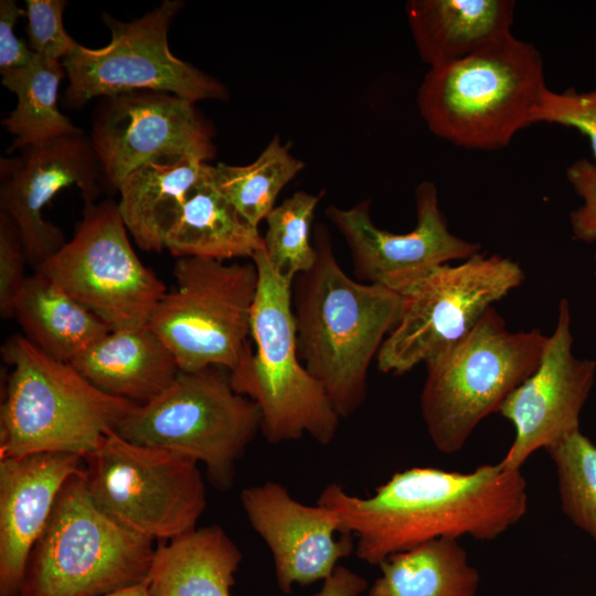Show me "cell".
<instances>
[{
    "label": "cell",
    "instance_id": "6da1fadb",
    "mask_svg": "<svg viewBox=\"0 0 596 596\" xmlns=\"http://www.w3.org/2000/svg\"><path fill=\"white\" fill-rule=\"evenodd\" d=\"M317 503L338 518L341 533L356 536L355 553L371 565L440 538L497 539L528 507L520 470L499 464L461 473L413 467L392 475L368 498L328 485Z\"/></svg>",
    "mask_w": 596,
    "mask_h": 596
},
{
    "label": "cell",
    "instance_id": "7a4b0ae2",
    "mask_svg": "<svg viewBox=\"0 0 596 596\" xmlns=\"http://www.w3.org/2000/svg\"><path fill=\"white\" fill-rule=\"evenodd\" d=\"M317 259L298 275L291 305L298 356L340 417L366 398L368 372L402 309L398 292L351 279L339 266L326 225L313 233Z\"/></svg>",
    "mask_w": 596,
    "mask_h": 596
},
{
    "label": "cell",
    "instance_id": "3957f363",
    "mask_svg": "<svg viewBox=\"0 0 596 596\" xmlns=\"http://www.w3.org/2000/svg\"><path fill=\"white\" fill-rule=\"evenodd\" d=\"M546 88L538 49L510 34L461 60L430 67L417 105L438 138L466 149L494 150L534 124Z\"/></svg>",
    "mask_w": 596,
    "mask_h": 596
},
{
    "label": "cell",
    "instance_id": "277c9868",
    "mask_svg": "<svg viewBox=\"0 0 596 596\" xmlns=\"http://www.w3.org/2000/svg\"><path fill=\"white\" fill-rule=\"evenodd\" d=\"M1 352L12 371L0 408V459L42 453L83 458L137 406L99 391L23 336L8 339Z\"/></svg>",
    "mask_w": 596,
    "mask_h": 596
},
{
    "label": "cell",
    "instance_id": "5b68a950",
    "mask_svg": "<svg viewBox=\"0 0 596 596\" xmlns=\"http://www.w3.org/2000/svg\"><path fill=\"white\" fill-rule=\"evenodd\" d=\"M252 260L258 270L251 321L253 343L230 372L232 386L258 405L260 430L268 443L298 440L308 434L328 445L341 417L298 356L292 283L275 273L265 249L256 252Z\"/></svg>",
    "mask_w": 596,
    "mask_h": 596
},
{
    "label": "cell",
    "instance_id": "8992f818",
    "mask_svg": "<svg viewBox=\"0 0 596 596\" xmlns=\"http://www.w3.org/2000/svg\"><path fill=\"white\" fill-rule=\"evenodd\" d=\"M547 339L539 329L509 331L491 307L457 343L427 360L421 409L435 447L459 451L538 369Z\"/></svg>",
    "mask_w": 596,
    "mask_h": 596
},
{
    "label": "cell",
    "instance_id": "52a82bcc",
    "mask_svg": "<svg viewBox=\"0 0 596 596\" xmlns=\"http://www.w3.org/2000/svg\"><path fill=\"white\" fill-rule=\"evenodd\" d=\"M153 543L94 503L82 469L58 494L30 555L19 596H104L142 583Z\"/></svg>",
    "mask_w": 596,
    "mask_h": 596
},
{
    "label": "cell",
    "instance_id": "ba28073f",
    "mask_svg": "<svg viewBox=\"0 0 596 596\" xmlns=\"http://www.w3.org/2000/svg\"><path fill=\"white\" fill-rule=\"evenodd\" d=\"M260 425L258 405L233 389L226 368L212 365L180 371L159 396L137 405L116 433L202 462L210 483L226 491Z\"/></svg>",
    "mask_w": 596,
    "mask_h": 596
},
{
    "label": "cell",
    "instance_id": "9c48e42d",
    "mask_svg": "<svg viewBox=\"0 0 596 596\" xmlns=\"http://www.w3.org/2000/svg\"><path fill=\"white\" fill-rule=\"evenodd\" d=\"M198 464L110 432L83 457V477L103 512L138 534L163 542L195 529L205 510Z\"/></svg>",
    "mask_w": 596,
    "mask_h": 596
},
{
    "label": "cell",
    "instance_id": "30bf717a",
    "mask_svg": "<svg viewBox=\"0 0 596 596\" xmlns=\"http://www.w3.org/2000/svg\"><path fill=\"white\" fill-rule=\"evenodd\" d=\"M175 288L158 302L149 327L173 353L180 371L217 365L233 371L252 345L255 263L179 257Z\"/></svg>",
    "mask_w": 596,
    "mask_h": 596
},
{
    "label": "cell",
    "instance_id": "8fae6325",
    "mask_svg": "<svg viewBox=\"0 0 596 596\" xmlns=\"http://www.w3.org/2000/svg\"><path fill=\"white\" fill-rule=\"evenodd\" d=\"M523 279L515 262L477 253L457 266H436L408 283L397 291L400 320L376 355L380 371L401 375L450 348Z\"/></svg>",
    "mask_w": 596,
    "mask_h": 596
},
{
    "label": "cell",
    "instance_id": "7c38bea8",
    "mask_svg": "<svg viewBox=\"0 0 596 596\" xmlns=\"http://www.w3.org/2000/svg\"><path fill=\"white\" fill-rule=\"evenodd\" d=\"M179 0H164L142 17L125 22L104 12L111 38L107 45H78L62 61L68 79L63 104L81 108L93 98L131 91H160L196 103L225 100L226 86L191 63L177 57L168 32L182 9Z\"/></svg>",
    "mask_w": 596,
    "mask_h": 596
},
{
    "label": "cell",
    "instance_id": "4fadbf2b",
    "mask_svg": "<svg viewBox=\"0 0 596 596\" xmlns=\"http://www.w3.org/2000/svg\"><path fill=\"white\" fill-rule=\"evenodd\" d=\"M43 275L111 330L147 326L166 285L136 254L114 200L85 204L72 238L42 264Z\"/></svg>",
    "mask_w": 596,
    "mask_h": 596
},
{
    "label": "cell",
    "instance_id": "5bb4252c",
    "mask_svg": "<svg viewBox=\"0 0 596 596\" xmlns=\"http://www.w3.org/2000/svg\"><path fill=\"white\" fill-rule=\"evenodd\" d=\"M194 104L160 91L100 97L92 116L89 138L104 182L117 191L131 171L162 155L212 160L216 155L215 130Z\"/></svg>",
    "mask_w": 596,
    "mask_h": 596
},
{
    "label": "cell",
    "instance_id": "9a60e30c",
    "mask_svg": "<svg viewBox=\"0 0 596 596\" xmlns=\"http://www.w3.org/2000/svg\"><path fill=\"white\" fill-rule=\"evenodd\" d=\"M0 158V211L18 225L34 272L66 243L62 230L43 217L62 189L76 185L85 204L95 203L104 174L89 135L83 130L29 145Z\"/></svg>",
    "mask_w": 596,
    "mask_h": 596
},
{
    "label": "cell",
    "instance_id": "2e32d148",
    "mask_svg": "<svg viewBox=\"0 0 596 596\" xmlns=\"http://www.w3.org/2000/svg\"><path fill=\"white\" fill-rule=\"evenodd\" d=\"M417 222L404 234L379 228L371 220V200L349 209L336 205L326 214L344 237L358 278L398 291L429 269L455 259H468L480 245L453 234L438 205L433 182H422L415 192Z\"/></svg>",
    "mask_w": 596,
    "mask_h": 596
},
{
    "label": "cell",
    "instance_id": "e0dca14e",
    "mask_svg": "<svg viewBox=\"0 0 596 596\" xmlns=\"http://www.w3.org/2000/svg\"><path fill=\"white\" fill-rule=\"evenodd\" d=\"M570 308L558 306L557 323L538 369L500 405L498 413L509 419L515 437L499 465L520 470L538 449L554 446L579 430V413L594 383L596 362L572 352Z\"/></svg>",
    "mask_w": 596,
    "mask_h": 596
},
{
    "label": "cell",
    "instance_id": "ac0fdd59",
    "mask_svg": "<svg viewBox=\"0 0 596 596\" xmlns=\"http://www.w3.org/2000/svg\"><path fill=\"white\" fill-rule=\"evenodd\" d=\"M241 504L273 555L277 585L285 594L294 584L324 581L355 550L352 534L336 535L340 524L331 510L295 500L278 482L243 489Z\"/></svg>",
    "mask_w": 596,
    "mask_h": 596
},
{
    "label": "cell",
    "instance_id": "d6986e66",
    "mask_svg": "<svg viewBox=\"0 0 596 596\" xmlns=\"http://www.w3.org/2000/svg\"><path fill=\"white\" fill-rule=\"evenodd\" d=\"M83 458L42 453L0 459V596H19L30 555Z\"/></svg>",
    "mask_w": 596,
    "mask_h": 596
},
{
    "label": "cell",
    "instance_id": "ffe728a7",
    "mask_svg": "<svg viewBox=\"0 0 596 596\" xmlns=\"http://www.w3.org/2000/svg\"><path fill=\"white\" fill-rule=\"evenodd\" d=\"M71 364L99 391L136 405L159 396L180 372L149 324L110 330Z\"/></svg>",
    "mask_w": 596,
    "mask_h": 596
},
{
    "label": "cell",
    "instance_id": "44dd1931",
    "mask_svg": "<svg viewBox=\"0 0 596 596\" xmlns=\"http://www.w3.org/2000/svg\"><path fill=\"white\" fill-rule=\"evenodd\" d=\"M512 0H411L414 43L430 67L469 56L512 34Z\"/></svg>",
    "mask_w": 596,
    "mask_h": 596
},
{
    "label": "cell",
    "instance_id": "7402d4cb",
    "mask_svg": "<svg viewBox=\"0 0 596 596\" xmlns=\"http://www.w3.org/2000/svg\"><path fill=\"white\" fill-rule=\"evenodd\" d=\"M207 163L191 155H162L120 182L118 210L139 248L164 249V236L189 194L204 178Z\"/></svg>",
    "mask_w": 596,
    "mask_h": 596
},
{
    "label": "cell",
    "instance_id": "603a6c76",
    "mask_svg": "<svg viewBox=\"0 0 596 596\" xmlns=\"http://www.w3.org/2000/svg\"><path fill=\"white\" fill-rule=\"evenodd\" d=\"M242 557L223 528L196 526L156 546L148 596H231Z\"/></svg>",
    "mask_w": 596,
    "mask_h": 596
},
{
    "label": "cell",
    "instance_id": "cb8c5ba5",
    "mask_svg": "<svg viewBox=\"0 0 596 596\" xmlns=\"http://www.w3.org/2000/svg\"><path fill=\"white\" fill-rule=\"evenodd\" d=\"M206 164L202 181L189 194L164 236V249L179 257L217 260L251 258L265 249L258 227L251 224L215 188Z\"/></svg>",
    "mask_w": 596,
    "mask_h": 596
},
{
    "label": "cell",
    "instance_id": "d4e9b609",
    "mask_svg": "<svg viewBox=\"0 0 596 596\" xmlns=\"http://www.w3.org/2000/svg\"><path fill=\"white\" fill-rule=\"evenodd\" d=\"M12 317L36 349L66 363L111 330L93 311L35 272L26 276Z\"/></svg>",
    "mask_w": 596,
    "mask_h": 596
},
{
    "label": "cell",
    "instance_id": "484cf974",
    "mask_svg": "<svg viewBox=\"0 0 596 596\" xmlns=\"http://www.w3.org/2000/svg\"><path fill=\"white\" fill-rule=\"evenodd\" d=\"M368 596H475L479 573L456 539L440 538L386 557Z\"/></svg>",
    "mask_w": 596,
    "mask_h": 596
},
{
    "label": "cell",
    "instance_id": "4316f807",
    "mask_svg": "<svg viewBox=\"0 0 596 596\" xmlns=\"http://www.w3.org/2000/svg\"><path fill=\"white\" fill-rule=\"evenodd\" d=\"M65 75L61 61L36 54L28 65L1 73L2 85L18 99L15 108L1 121L14 137L8 153L82 130L57 108L58 87Z\"/></svg>",
    "mask_w": 596,
    "mask_h": 596
},
{
    "label": "cell",
    "instance_id": "83f0119b",
    "mask_svg": "<svg viewBox=\"0 0 596 596\" xmlns=\"http://www.w3.org/2000/svg\"><path fill=\"white\" fill-rule=\"evenodd\" d=\"M290 142L283 143L275 136L249 164L220 162L210 167L215 188L256 227L275 207L281 189L305 167L290 153Z\"/></svg>",
    "mask_w": 596,
    "mask_h": 596
},
{
    "label": "cell",
    "instance_id": "f1b7e54d",
    "mask_svg": "<svg viewBox=\"0 0 596 596\" xmlns=\"http://www.w3.org/2000/svg\"><path fill=\"white\" fill-rule=\"evenodd\" d=\"M324 192H295L266 216L265 253L272 268L284 279L295 278L312 268L317 252L311 242L315 210Z\"/></svg>",
    "mask_w": 596,
    "mask_h": 596
},
{
    "label": "cell",
    "instance_id": "f546056e",
    "mask_svg": "<svg viewBox=\"0 0 596 596\" xmlns=\"http://www.w3.org/2000/svg\"><path fill=\"white\" fill-rule=\"evenodd\" d=\"M546 451L556 466L563 512L596 541V445L577 430Z\"/></svg>",
    "mask_w": 596,
    "mask_h": 596
},
{
    "label": "cell",
    "instance_id": "4dcf8cb0",
    "mask_svg": "<svg viewBox=\"0 0 596 596\" xmlns=\"http://www.w3.org/2000/svg\"><path fill=\"white\" fill-rule=\"evenodd\" d=\"M547 123L578 130L590 145L596 164V89L578 92L546 88L534 115V124Z\"/></svg>",
    "mask_w": 596,
    "mask_h": 596
},
{
    "label": "cell",
    "instance_id": "1f68e13d",
    "mask_svg": "<svg viewBox=\"0 0 596 596\" xmlns=\"http://www.w3.org/2000/svg\"><path fill=\"white\" fill-rule=\"evenodd\" d=\"M29 46L34 54L63 61L79 45L63 26L65 0H26Z\"/></svg>",
    "mask_w": 596,
    "mask_h": 596
},
{
    "label": "cell",
    "instance_id": "d6a6232c",
    "mask_svg": "<svg viewBox=\"0 0 596 596\" xmlns=\"http://www.w3.org/2000/svg\"><path fill=\"white\" fill-rule=\"evenodd\" d=\"M26 252L17 223L0 211V315L13 316V305L26 276Z\"/></svg>",
    "mask_w": 596,
    "mask_h": 596
},
{
    "label": "cell",
    "instance_id": "836d02e7",
    "mask_svg": "<svg viewBox=\"0 0 596 596\" xmlns=\"http://www.w3.org/2000/svg\"><path fill=\"white\" fill-rule=\"evenodd\" d=\"M566 177L583 199V204L570 215L574 237L592 243L596 241V164L585 158L576 160L566 169Z\"/></svg>",
    "mask_w": 596,
    "mask_h": 596
},
{
    "label": "cell",
    "instance_id": "e575fe53",
    "mask_svg": "<svg viewBox=\"0 0 596 596\" xmlns=\"http://www.w3.org/2000/svg\"><path fill=\"white\" fill-rule=\"evenodd\" d=\"M25 14L15 1H0V73L23 67L35 56L29 44L14 34L19 18Z\"/></svg>",
    "mask_w": 596,
    "mask_h": 596
},
{
    "label": "cell",
    "instance_id": "d590c367",
    "mask_svg": "<svg viewBox=\"0 0 596 596\" xmlns=\"http://www.w3.org/2000/svg\"><path fill=\"white\" fill-rule=\"evenodd\" d=\"M368 588V582L355 572L338 565L323 581L319 592L311 596H360Z\"/></svg>",
    "mask_w": 596,
    "mask_h": 596
},
{
    "label": "cell",
    "instance_id": "8d00e7d4",
    "mask_svg": "<svg viewBox=\"0 0 596 596\" xmlns=\"http://www.w3.org/2000/svg\"><path fill=\"white\" fill-rule=\"evenodd\" d=\"M104 596H148V583L145 581Z\"/></svg>",
    "mask_w": 596,
    "mask_h": 596
}]
</instances>
